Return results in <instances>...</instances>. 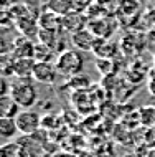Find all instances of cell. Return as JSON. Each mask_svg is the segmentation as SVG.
<instances>
[{"mask_svg":"<svg viewBox=\"0 0 155 157\" xmlns=\"http://www.w3.org/2000/svg\"><path fill=\"white\" fill-rule=\"evenodd\" d=\"M10 96L22 109H31L38 103V91L35 83L30 78H15L12 79V91Z\"/></svg>","mask_w":155,"mask_h":157,"instance_id":"6da1fadb","label":"cell"},{"mask_svg":"<svg viewBox=\"0 0 155 157\" xmlns=\"http://www.w3.org/2000/svg\"><path fill=\"white\" fill-rule=\"evenodd\" d=\"M84 55L79 50H66L58 55L54 65L58 68V73L65 78H73V76H78L83 73L84 70Z\"/></svg>","mask_w":155,"mask_h":157,"instance_id":"7a4b0ae2","label":"cell"},{"mask_svg":"<svg viewBox=\"0 0 155 157\" xmlns=\"http://www.w3.org/2000/svg\"><path fill=\"white\" fill-rule=\"evenodd\" d=\"M17 126H18L20 134L23 136H33L40 131L41 126V116L33 109H22L18 116L15 117Z\"/></svg>","mask_w":155,"mask_h":157,"instance_id":"3957f363","label":"cell"},{"mask_svg":"<svg viewBox=\"0 0 155 157\" xmlns=\"http://www.w3.org/2000/svg\"><path fill=\"white\" fill-rule=\"evenodd\" d=\"M87 28L96 35V38H104V40H109L117 30V22L114 17H101V18L91 20L87 23Z\"/></svg>","mask_w":155,"mask_h":157,"instance_id":"277c9868","label":"cell"},{"mask_svg":"<svg viewBox=\"0 0 155 157\" xmlns=\"http://www.w3.org/2000/svg\"><path fill=\"white\" fill-rule=\"evenodd\" d=\"M87 23H89V20H87V15L84 13V12L71 10L66 15L61 17V28H60V30L69 33V35H73V33H76L79 30H83V28H86Z\"/></svg>","mask_w":155,"mask_h":157,"instance_id":"5b68a950","label":"cell"},{"mask_svg":"<svg viewBox=\"0 0 155 157\" xmlns=\"http://www.w3.org/2000/svg\"><path fill=\"white\" fill-rule=\"evenodd\" d=\"M58 75L60 73H58L56 65H54V63H50V61L36 63L35 70H33V79L41 83V84H53L56 81Z\"/></svg>","mask_w":155,"mask_h":157,"instance_id":"8992f818","label":"cell"},{"mask_svg":"<svg viewBox=\"0 0 155 157\" xmlns=\"http://www.w3.org/2000/svg\"><path fill=\"white\" fill-rule=\"evenodd\" d=\"M69 40H71V45L74 46V50H79V52H93V46H94L98 38L86 27L83 30L73 33Z\"/></svg>","mask_w":155,"mask_h":157,"instance_id":"52a82bcc","label":"cell"},{"mask_svg":"<svg viewBox=\"0 0 155 157\" xmlns=\"http://www.w3.org/2000/svg\"><path fill=\"white\" fill-rule=\"evenodd\" d=\"M35 65L33 58H12V75L15 78H33Z\"/></svg>","mask_w":155,"mask_h":157,"instance_id":"ba28073f","label":"cell"},{"mask_svg":"<svg viewBox=\"0 0 155 157\" xmlns=\"http://www.w3.org/2000/svg\"><path fill=\"white\" fill-rule=\"evenodd\" d=\"M93 53L96 58H104V60H112L117 55V45L111 40H104V38H98L93 46Z\"/></svg>","mask_w":155,"mask_h":157,"instance_id":"9c48e42d","label":"cell"},{"mask_svg":"<svg viewBox=\"0 0 155 157\" xmlns=\"http://www.w3.org/2000/svg\"><path fill=\"white\" fill-rule=\"evenodd\" d=\"M35 43L27 36H22L13 41V52H12V58H33L35 55Z\"/></svg>","mask_w":155,"mask_h":157,"instance_id":"30bf717a","label":"cell"},{"mask_svg":"<svg viewBox=\"0 0 155 157\" xmlns=\"http://www.w3.org/2000/svg\"><path fill=\"white\" fill-rule=\"evenodd\" d=\"M38 25L43 30H60L61 28V15L46 8L38 17Z\"/></svg>","mask_w":155,"mask_h":157,"instance_id":"8fae6325","label":"cell"},{"mask_svg":"<svg viewBox=\"0 0 155 157\" xmlns=\"http://www.w3.org/2000/svg\"><path fill=\"white\" fill-rule=\"evenodd\" d=\"M20 111L22 108L15 103V99L10 94L0 98V117H17Z\"/></svg>","mask_w":155,"mask_h":157,"instance_id":"7c38bea8","label":"cell"},{"mask_svg":"<svg viewBox=\"0 0 155 157\" xmlns=\"http://www.w3.org/2000/svg\"><path fill=\"white\" fill-rule=\"evenodd\" d=\"M18 126H17L15 117H0V137L3 141H10L18 134Z\"/></svg>","mask_w":155,"mask_h":157,"instance_id":"4fadbf2b","label":"cell"},{"mask_svg":"<svg viewBox=\"0 0 155 157\" xmlns=\"http://www.w3.org/2000/svg\"><path fill=\"white\" fill-rule=\"evenodd\" d=\"M0 157H28L27 149L20 141L17 142H5L0 149Z\"/></svg>","mask_w":155,"mask_h":157,"instance_id":"5bb4252c","label":"cell"},{"mask_svg":"<svg viewBox=\"0 0 155 157\" xmlns=\"http://www.w3.org/2000/svg\"><path fill=\"white\" fill-rule=\"evenodd\" d=\"M54 56V52L51 48H48L46 45L43 43H38L35 46V55H33V60H35L36 63H41V61H50L51 63Z\"/></svg>","mask_w":155,"mask_h":157,"instance_id":"9a60e30c","label":"cell"},{"mask_svg":"<svg viewBox=\"0 0 155 157\" xmlns=\"http://www.w3.org/2000/svg\"><path fill=\"white\" fill-rule=\"evenodd\" d=\"M69 84L74 88L78 86H87L89 84V79L86 78V75H78V76H73V78H69Z\"/></svg>","mask_w":155,"mask_h":157,"instance_id":"2e32d148","label":"cell"},{"mask_svg":"<svg viewBox=\"0 0 155 157\" xmlns=\"http://www.w3.org/2000/svg\"><path fill=\"white\" fill-rule=\"evenodd\" d=\"M94 0H73V8L78 12H86L87 8L93 5Z\"/></svg>","mask_w":155,"mask_h":157,"instance_id":"e0dca14e","label":"cell"},{"mask_svg":"<svg viewBox=\"0 0 155 157\" xmlns=\"http://www.w3.org/2000/svg\"><path fill=\"white\" fill-rule=\"evenodd\" d=\"M117 0H94V3H98L99 7H102L104 10H107V8H111Z\"/></svg>","mask_w":155,"mask_h":157,"instance_id":"ac0fdd59","label":"cell"},{"mask_svg":"<svg viewBox=\"0 0 155 157\" xmlns=\"http://www.w3.org/2000/svg\"><path fill=\"white\" fill-rule=\"evenodd\" d=\"M50 157H76V155H74L73 152H68V151H56Z\"/></svg>","mask_w":155,"mask_h":157,"instance_id":"d6986e66","label":"cell"},{"mask_svg":"<svg viewBox=\"0 0 155 157\" xmlns=\"http://www.w3.org/2000/svg\"><path fill=\"white\" fill-rule=\"evenodd\" d=\"M43 2H50V0H43Z\"/></svg>","mask_w":155,"mask_h":157,"instance_id":"ffe728a7","label":"cell"}]
</instances>
